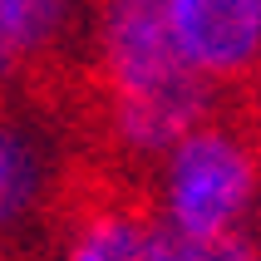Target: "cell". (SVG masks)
<instances>
[{
	"instance_id": "6da1fadb",
	"label": "cell",
	"mask_w": 261,
	"mask_h": 261,
	"mask_svg": "<svg viewBox=\"0 0 261 261\" xmlns=\"http://www.w3.org/2000/svg\"><path fill=\"white\" fill-rule=\"evenodd\" d=\"M94 84L109 148L148 173L222 99L182 59L163 0H94Z\"/></svg>"
},
{
	"instance_id": "5b68a950",
	"label": "cell",
	"mask_w": 261,
	"mask_h": 261,
	"mask_svg": "<svg viewBox=\"0 0 261 261\" xmlns=\"http://www.w3.org/2000/svg\"><path fill=\"white\" fill-rule=\"evenodd\" d=\"M44 182H49L44 138L30 123L0 114V232L30 217V207L44 197Z\"/></svg>"
},
{
	"instance_id": "8992f818",
	"label": "cell",
	"mask_w": 261,
	"mask_h": 261,
	"mask_svg": "<svg viewBox=\"0 0 261 261\" xmlns=\"http://www.w3.org/2000/svg\"><path fill=\"white\" fill-rule=\"evenodd\" d=\"M64 30H69V0H0V44L10 74L44 64L59 49Z\"/></svg>"
},
{
	"instance_id": "ba28073f",
	"label": "cell",
	"mask_w": 261,
	"mask_h": 261,
	"mask_svg": "<svg viewBox=\"0 0 261 261\" xmlns=\"http://www.w3.org/2000/svg\"><path fill=\"white\" fill-rule=\"evenodd\" d=\"M242 99H251V103H256V114H251V123H256V133H261V79H256V84L247 89V94H242Z\"/></svg>"
},
{
	"instance_id": "277c9868",
	"label": "cell",
	"mask_w": 261,
	"mask_h": 261,
	"mask_svg": "<svg viewBox=\"0 0 261 261\" xmlns=\"http://www.w3.org/2000/svg\"><path fill=\"white\" fill-rule=\"evenodd\" d=\"M59 261H158V222L148 202L123 192H89L74 202Z\"/></svg>"
},
{
	"instance_id": "7a4b0ae2",
	"label": "cell",
	"mask_w": 261,
	"mask_h": 261,
	"mask_svg": "<svg viewBox=\"0 0 261 261\" xmlns=\"http://www.w3.org/2000/svg\"><path fill=\"white\" fill-rule=\"evenodd\" d=\"M153 222L182 237L247 232L261 207V133L251 114H212L192 123L158 163Z\"/></svg>"
},
{
	"instance_id": "3957f363",
	"label": "cell",
	"mask_w": 261,
	"mask_h": 261,
	"mask_svg": "<svg viewBox=\"0 0 261 261\" xmlns=\"http://www.w3.org/2000/svg\"><path fill=\"white\" fill-rule=\"evenodd\" d=\"M168 30L217 94H247L261 79V0H163Z\"/></svg>"
},
{
	"instance_id": "52a82bcc",
	"label": "cell",
	"mask_w": 261,
	"mask_h": 261,
	"mask_svg": "<svg viewBox=\"0 0 261 261\" xmlns=\"http://www.w3.org/2000/svg\"><path fill=\"white\" fill-rule=\"evenodd\" d=\"M158 261H261V256L251 242V227L222 237H182L158 222Z\"/></svg>"
},
{
	"instance_id": "9c48e42d",
	"label": "cell",
	"mask_w": 261,
	"mask_h": 261,
	"mask_svg": "<svg viewBox=\"0 0 261 261\" xmlns=\"http://www.w3.org/2000/svg\"><path fill=\"white\" fill-rule=\"evenodd\" d=\"M251 242H256V256H261V207H256V217H251Z\"/></svg>"
}]
</instances>
